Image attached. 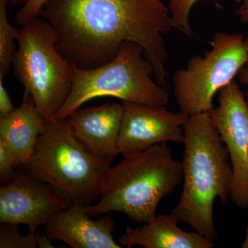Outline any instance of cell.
<instances>
[{"mask_svg": "<svg viewBox=\"0 0 248 248\" xmlns=\"http://www.w3.org/2000/svg\"><path fill=\"white\" fill-rule=\"evenodd\" d=\"M39 17L53 27L59 51L78 68L108 63L128 41L141 46L155 81L167 87L164 34L174 28L161 0H49Z\"/></svg>", "mask_w": 248, "mask_h": 248, "instance_id": "cell-1", "label": "cell"}, {"mask_svg": "<svg viewBox=\"0 0 248 248\" xmlns=\"http://www.w3.org/2000/svg\"><path fill=\"white\" fill-rule=\"evenodd\" d=\"M182 143L183 190L170 215L214 242L218 237L215 201L219 198L224 204L231 195L233 172L229 154L208 112L189 116Z\"/></svg>", "mask_w": 248, "mask_h": 248, "instance_id": "cell-2", "label": "cell"}, {"mask_svg": "<svg viewBox=\"0 0 248 248\" xmlns=\"http://www.w3.org/2000/svg\"><path fill=\"white\" fill-rule=\"evenodd\" d=\"M110 167L95 205L87 207L91 217L118 212L132 221L146 223L157 214L162 199L183 182L182 162L173 158L167 143L124 155Z\"/></svg>", "mask_w": 248, "mask_h": 248, "instance_id": "cell-3", "label": "cell"}, {"mask_svg": "<svg viewBox=\"0 0 248 248\" xmlns=\"http://www.w3.org/2000/svg\"><path fill=\"white\" fill-rule=\"evenodd\" d=\"M22 167L51 186L70 205L89 207L100 197L111 166L78 140L65 118L46 123L33 154Z\"/></svg>", "mask_w": 248, "mask_h": 248, "instance_id": "cell-4", "label": "cell"}, {"mask_svg": "<svg viewBox=\"0 0 248 248\" xmlns=\"http://www.w3.org/2000/svg\"><path fill=\"white\" fill-rule=\"evenodd\" d=\"M73 66L71 92L53 120L67 118L94 98L113 97L155 106H166L169 102L166 88L152 79L153 63L145 57L141 46L133 42H124L117 57L102 66L93 69Z\"/></svg>", "mask_w": 248, "mask_h": 248, "instance_id": "cell-5", "label": "cell"}, {"mask_svg": "<svg viewBox=\"0 0 248 248\" xmlns=\"http://www.w3.org/2000/svg\"><path fill=\"white\" fill-rule=\"evenodd\" d=\"M55 31L40 17L18 31L13 62L15 76L30 94L46 123L51 122L69 96L74 66L56 47Z\"/></svg>", "mask_w": 248, "mask_h": 248, "instance_id": "cell-6", "label": "cell"}, {"mask_svg": "<svg viewBox=\"0 0 248 248\" xmlns=\"http://www.w3.org/2000/svg\"><path fill=\"white\" fill-rule=\"evenodd\" d=\"M211 45L204 56L192 57L186 68L177 70L173 77L174 96L181 112L186 115L212 110L215 94L248 63L242 35L217 32Z\"/></svg>", "mask_w": 248, "mask_h": 248, "instance_id": "cell-7", "label": "cell"}, {"mask_svg": "<svg viewBox=\"0 0 248 248\" xmlns=\"http://www.w3.org/2000/svg\"><path fill=\"white\" fill-rule=\"evenodd\" d=\"M218 105L208 112L228 150L232 169L231 197L248 208V107L239 85L232 81L218 91Z\"/></svg>", "mask_w": 248, "mask_h": 248, "instance_id": "cell-8", "label": "cell"}, {"mask_svg": "<svg viewBox=\"0 0 248 248\" xmlns=\"http://www.w3.org/2000/svg\"><path fill=\"white\" fill-rule=\"evenodd\" d=\"M117 151L123 155L138 153L160 143H183L189 115L170 111L165 106L123 102Z\"/></svg>", "mask_w": 248, "mask_h": 248, "instance_id": "cell-9", "label": "cell"}, {"mask_svg": "<svg viewBox=\"0 0 248 248\" xmlns=\"http://www.w3.org/2000/svg\"><path fill=\"white\" fill-rule=\"evenodd\" d=\"M69 206L51 186L27 173L17 174L0 188V223L27 225L31 232Z\"/></svg>", "mask_w": 248, "mask_h": 248, "instance_id": "cell-10", "label": "cell"}, {"mask_svg": "<svg viewBox=\"0 0 248 248\" xmlns=\"http://www.w3.org/2000/svg\"><path fill=\"white\" fill-rule=\"evenodd\" d=\"M44 228L51 241H62L73 248H122L114 239L112 217L91 219L85 205H70L54 214Z\"/></svg>", "mask_w": 248, "mask_h": 248, "instance_id": "cell-11", "label": "cell"}, {"mask_svg": "<svg viewBox=\"0 0 248 248\" xmlns=\"http://www.w3.org/2000/svg\"><path fill=\"white\" fill-rule=\"evenodd\" d=\"M123 105L106 103L99 107L77 109L67 117L78 140L93 155L111 164L119 155L117 140Z\"/></svg>", "mask_w": 248, "mask_h": 248, "instance_id": "cell-12", "label": "cell"}, {"mask_svg": "<svg viewBox=\"0 0 248 248\" xmlns=\"http://www.w3.org/2000/svg\"><path fill=\"white\" fill-rule=\"evenodd\" d=\"M46 125L33 99L25 93L20 107L15 108L9 115L0 117V140L9 148L16 167L30 159Z\"/></svg>", "mask_w": 248, "mask_h": 248, "instance_id": "cell-13", "label": "cell"}, {"mask_svg": "<svg viewBox=\"0 0 248 248\" xmlns=\"http://www.w3.org/2000/svg\"><path fill=\"white\" fill-rule=\"evenodd\" d=\"M177 223L171 215H156L140 228H127L119 244L128 248H212L215 246L197 232L182 231Z\"/></svg>", "mask_w": 248, "mask_h": 248, "instance_id": "cell-14", "label": "cell"}, {"mask_svg": "<svg viewBox=\"0 0 248 248\" xmlns=\"http://www.w3.org/2000/svg\"><path fill=\"white\" fill-rule=\"evenodd\" d=\"M8 0H0V76H7L16 54L18 31L10 24L7 16Z\"/></svg>", "mask_w": 248, "mask_h": 248, "instance_id": "cell-15", "label": "cell"}, {"mask_svg": "<svg viewBox=\"0 0 248 248\" xmlns=\"http://www.w3.org/2000/svg\"><path fill=\"white\" fill-rule=\"evenodd\" d=\"M198 1L200 0H169V9L173 28L190 38L193 34L190 22V16L194 5ZM212 1L217 5V7H220L219 4L215 0Z\"/></svg>", "mask_w": 248, "mask_h": 248, "instance_id": "cell-16", "label": "cell"}, {"mask_svg": "<svg viewBox=\"0 0 248 248\" xmlns=\"http://www.w3.org/2000/svg\"><path fill=\"white\" fill-rule=\"evenodd\" d=\"M38 248L37 232H29L27 235L19 232L17 226L1 224L0 226V248Z\"/></svg>", "mask_w": 248, "mask_h": 248, "instance_id": "cell-17", "label": "cell"}, {"mask_svg": "<svg viewBox=\"0 0 248 248\" xmlns=\"http://www.w3.org/2000/svg\"><path fill=\"white\" fill-rule=\"evenodd\" d=\"M49 0H28L15 17V21L20 26L39 17L44 6Z\"/></svg>", "mask_w": 248, "mask_h": 248, "instance_id": "cell-18", "label": "cell"}, {"mask_svg": "<svg viewBox=\"0 0 248 248\" xmlns=\"http://www.w3.org/2000/svg\"><path fill=\"white\" fill-rule=\"evenodd\" d=\"M16 168L11 152L4 142L0 140V179L1 184L11 182L17 175L14 172Z\"/></svg>", "mask_w": 248, "mask_h": 248, "instance_id": "cell-19", "label": "cell"}, {"mask_svg": "<svg viewBox=\"0 0 248 248\" xmlns=\"http://www.w3.org/2000/svg\"><path fill=\"white\" fill-rule=\"evenodd\" d=\"M14 109L9 93L5 89L3 78L0 76V117L9 115Z\"/></svg>", "mask_w": 248, "mask_h": 248, "instance_id": "cell-20", "label": "cell"}, {"mask_svg": "<svg viewBox=\"0 0 248 248\" xmlns=\"http://www.w3.org/2000/svg\"><path fill=\"white\" fill-rule=\"evenodd\" d=\"M237 76L240 83L247 88L245 96H246V102H247L248 107V63L241 68Z\"/></svg>", "mask_w": 248, "mask_h": 248, "instance_id": "cell-21", "label": "cell"}, {"mask_svg": "<svg viewBox=\"0 0 248 248\" xmlns=\"http://www.w3.org/2000/svg\"><path fill=\"white\" fill-rule=\"evenodd\" d=\"M236 13L241 22L248 24V0H242V4Z\"/></svg>", "mask_w": 248, "mask_h": 248, "instance_id": "cell-22", "label": "cell"}, {"mask_svg": "<svg viewBox=\"0 0 248 248\" xmlns=\"http://www.w3.org/2000/svg\"><path fill=\"white\" fill-rule=\"evenodd\" d=\"M37 239L38 248H54L51 243V240L49 239L47 235L45 233L38 232L37 231Z\"/></svg>", "mask_w": 248, "mask_h": 248, "instance_id": "cell-23", "label": "cell"}, {"mask_svg": "<svg viewBox=\"0 0 248 248\" xmlns=\"http://www.w3.org/2000/svg\"><path fill=\"white\" fill-rule=\"evenodd\" d=\"M27 1L28 0H8L9 4L14 6H24Z\"/></svg>", "mask_w": 248, "mask_h": 248, "instance_id": "cell-24", "label": "cell"}, {"mask_svg": "<svg viewBox=\"0 0 248 248\" xmlns=\"http://www.w3.org/2000/svg\"><path fill=\"white\" fill-rule=\"evenodd\" d=\"M242 248H248V227L247 229V232H246V239H245L244 243L241 245Z\"/></svg>", "mask_w": 248, "mask_h": 248, "instance_id": "cell-25", "label": "cell"}, {"mask_svg": "<svg viewBox=\"0 0 248 248\" xmlns=\"http://www.w3.org/2000/svg\"><path fill=\"white\" fill-rule=\"evenodd\" d=\"M245 43H246V47H247V49L248 50V38L245 40Z\"/></svg>", "mask_w": 248, "mask_h": 248, "instance_id": "cell-26", "label": "cell"}]
</instances>
